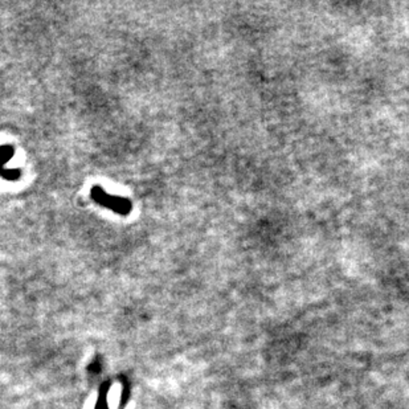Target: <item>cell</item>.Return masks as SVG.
<instances>
[{
	"label": "cell",
	"mask_w": 409,
	"mask_h": 409,
	"mask_svg": "<svg viewBox=\"0 0 409 409\" xmlns=\"http://www.w3.org/2000/svg\"><path fill=\"white\" fill-rule=\"evenodd\" d=\"M91 197L101 207L111 210L113 212L118 213L122 216H129L133 210V204L129 199L110 195L100 185H96L91 188Z\"/></svg>",
	"instance_id": "obj_1"
},
{
	"label": "cell",
	"mask_w": 409,
	"mask_h": 409,
	"mask_svg": "<svg viewBox=\"0 0 409 409\" xmlns=\"http://www.w3.org/2000/svg\"><path fill=\"white\" fill-rule=\"evenodd\" d=\"M12 155H14V147H11V146L0 147V174L4 170L3 168L4 163H7L12 158Z\"/></svg>",
	"instance_id": "obj_2"
},
{
	"label": "cell",
	"mask_w": 409,
	"mask_h": 409,
	"mask_svg": "<svg viewBox=\"0 0 409 409\" xmlns=\"http://www.w3.org/2000/svg\"><path fill=\"white\" fill-rule=\"evenodd\" d=\"M4 179H7V181H11V182H15L17 181L20 176H21V171L19 170V168H4L3 171H1V174H0Z\"/></svg>",
	"instance_id": "obj_3"
}]
</instances>
